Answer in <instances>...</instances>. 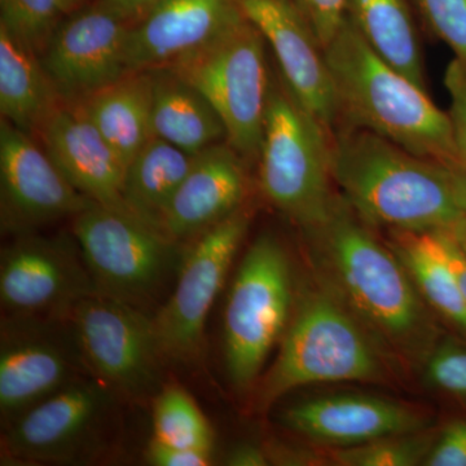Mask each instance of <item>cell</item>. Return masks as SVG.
I'll list each match as a JSON object with an SVG mask.
<instances>
[{"mask_svg": "<svg viewBox=\"0 0 466 466\" xmlns=\"http://www.w3.org/2000/svg\"><path fill=\"white\" fill-rule=\"evenodd\" d=\"M250 225L244 208L198 236L184 254L174 289L153 315L159 351L168 363L198 357L205 325Z\"/></svg>", "mask_w": 466, "mask_h": 466, "instance_id": "30bf717a", "label": "cell"}, {"mask_svg": "<svg viewBox=\"0 0 466 466\" xmlns=\"http://www.w3.org/2000/svg\"><path fill=\"white\" fill-rule=\"evenodd\" d=\"M57 91L38 55L0 25V112L26 134L39 133L57 106Z\"/></svg>", "mask_w": 466, "mask_h": 466, "instance_id": "603a6c76", "label": "cell"}, {"mask_svg": "<svg viewBox=\"0 0 466 466\" xmlns=\"http://www.w3.org/2000/svg\"><path fill=\"white\" fill-rule=\"evenodd\" d=\"M281 424L320 443L352 447L424 429V417L397 401L370 395H332L283 410Z\"/></svg>", "mask_w": 466, "mask_h": 466, "instance_id": "d6986e66", "label": "cell"}, {"mask_svg": "<svg viewBox=\"0 0 466 466\" xmlns=\"http://www.w3.org/2000/svg\"><path fill=\"white\" fill-rule=\"evenodd\" d=\"M150 72L153 137L191 155L227 140L225 125L204 95L168 69Z\"/></svg>", "mask_w": 466, "mask_h": 466, "instance_id": "7402d4cb", "label": "cell"}, {"mask_svg": "<svg viewBox=\"0 0 466 466\" xmlns=\"http://www.w3.org/2000/svg\"><path fill=\"white\" fill-rule=\"evenodd\" d=\"M73 233L99 293L148 311L177 275V242L133 214L92 202L73 218Z\"/></svg>", "mask_w": 466, "mask_h": 466, "instance_id": "52a82bcc", "label": "cell"}, {"mask_svg": "<svg viewBox=\"0 0 466 466\" xmlns=\"http://www.w3.org/2000/svg\"><path fill=\"white\" fill-rule=\"evenodd\" d=\"M437 232L440 236L441 251H443L447 265H449L451 271L458 280L460 289H461L466 299V256L460 249L456 241L453 240L449 229L441 228L437 229Z\"/></svg>", "mask_w": 466, "mask_h": 466, "instance_id": "d590c367", "label": "cell"}, {"mask_svg": "<svg viewBox=\"0 0 466 466\" xmlns=\"http://www.w3.org/2000/svg\"><path fill=\"white\" fill-rule=\"evenodd\" d=\"M390 435L359 446L334 452L339 465L348 466H413L421 464L433 449L431 434Z\"/></svg>", "mask_w": 466, "mask_h": 466, "instance_id": "f1b7e54d", "label": "cell"}, {"mask_svg": "<svg viewBox=\"0 0 466 466\" xmlns=\"http://www.w3.org/2000/svg\"><path fill=\"white\" fill-rule=\"evenodd\" d=\"M346 14L383 61L428 90L421 46L407 0H346Z\"/></svg>", "mask_w": 466, "mask_h": 466, "instance_id": "d4e9b609", "label": "cell"}, {"mask_svg": "<svg viewBox=\"0 0 466 466\" xmlns=\"http://www.w3.org/2000/svg\"><path fill=\"white\" fill-rule=\"evenodd\" d=\"M265 42L244 16L200 50L162 67L207 97L225 125L227 144L248 161L259 157L271 88Z\"/></svg>", "mask_w": 466, "mask_h": 466, "instance_id": "8992f818", "label": "cell"}, {"mask_svg": "<svg viewBox=\"0 0 466 466\" xmlns=\"http://www.w3.org/2000/svg\"><path fill=\"white\" fill-rule=\"evenodd\" d=\"M244 16L271 46L283 82L329 140L341 125L324 48L293 0H238Z\"/></svg>", "mask_w": 466, "mask_h": 466, "instance_id": "9a60e30c", "label": "cell"}, {"mask_svg": "<svg viewBox=\"0 0 466 466\" xmlns=\"http://www.w3.org/2000/svg\"><path fill=\"white\" fill-rule=\"evenodd\" d=\"M342 124L363 128L444 167L462 164L450 116L428 90L389 66L346 16L324 48Z\"/></svg>", "mask_w": 466, "mask_h": 466, "instance_id": "3957f363", "label": "cell"}, {"mask_svg": "<svg viewBox=\"0 0 466 466\" xmlns=\"http://www.w3.org/2000/svg\"><path fill=\"white\" fill-rule=\"evenodd\" d=\"M366 225L348 202L337 198L329 217L308 231L334 296L381 341L403 354H421L433 328L412 279Z\"/></svg>", "mask_w": 466, "mask_h": 466, "instance_id": "6da1fadb", "label": "cell"}, {"mask_svg": "<svg viewBox=\"0 0 466 466\" xmlns=\"http://www.w3.org/2000/svg\"><path fill=\"white\" fill-rule=\"evenodd\" d=\"M95 291L78 245L24 236L3 250V317L61 318Z\"/></svg>", "mask_w": 466, "mask_h": 466, "instance_id": "4fadbf2b", "label": "cell"}, {"mask_svg": "<svg viewBox=\"0 0 466 466\" xmlns=\"http://www.w3.org/2000/svg\"><path fill=\"white\" fill-rule=\"evenodd\" d=\"M211 453L213 450L168 446L152 438L147 458L156 466H207L211 462Z\"/></svg>", "mask_w": 466, "mask_h": 466, "instance_id": "e575fe53", "label": "cell"}, {"mask_svg": "<svg viewBox=\"0 0 466 466\" xmlns=\"http://www.w3.org/2000/svg\"><path fill=\"white\" fill-rule=\"evenodd\" d=\"M242 161L228 144L201 152L168 204L161 232L177 244L196 240L242 208L247 193Z\"/></svg>", "mask_w": 466, "mask_h": 466, "instance_id": "ffe728a7", "label": "cell"}, {"mask_svg": "<svg viewBox=\"0 0 466 466\" xmlns=\"http://www.w3.org/2000/svg\"><path fill=\"white\" fill-rule=\"evenodd\" d=\"M330 170L342 198L367 225L390 231L449 228L462 211L449 168L363 128H339Z\"/></svg>", "mask_w": 466, "mask_h": 466, "instance_id": "7a4b0ae2", "label": "cell"}, {"mask_svg": "<svg viewBox=\"0 0 466 466\" xmlns=\"http://www.w3.org/2000/svg\"><path fill=\"white\" fill-rule=\"evenodd\" d=\"M449 168L451 188L453 198L462 213H466V165H450Z\"/></svg>", "mask_w": 466, "mask_h": 466, "instance_id": "f35d334b", "label": "cell"}, {"mask_svg": "<svg viewBox=\"0 0 466 466\" xmlns=\"http://www.w3.org/2000/svg\"><path fill=\"white\" fill-rule=\"evenodd\" d=\"M39 135L46 152L76 191L103 207L131 214L124 200L126 165L78 104L57 106Z\"/></svg>", "mask_w": 466, "mask_h": 466, "instance_id": "ac0fdd59", "label": "cell"}, {"mask_svg": "<svg viewBox=\"0 0 466 466\" xmlns=\"http://www.w3.org/2000/svg\"><path fill=\"white\" fill-rule=\"evenodd\" d=\"M429 379L455 394L466 397V351L459 349H443L438 351L428 366Z\"/></svg>", "mask_w": 466, "mask_h": 466, "instance_id": "d6a6232c", "label": "cell"}, {"mask_svg": "<svg viewBox=\"0 0 466 466\" xmlns=\"http://www.w3.org/2000/svg\"><path fill=\"white\" fill-rule=\"evenodd\" d=\"M76 8L70 0H0V25L36 55Z\"/></svg>", "mask_w": 466, "mask_h": 466, "instance_id": "83f0119b", "label": "cell"}, {"mask_svg": "<svg viewBox=\"0 0 466 466\" xmlns=\"http://www.w3.org/2000/svg\"><path fill=\"white\" fill-rule=\"evenodd\" d=\"M130 27L99 0L64 18L39 57L60 99L78 103L128 75Z\"/></svg>", "mask_w": 466, "mask_h": 466, "instance_id": "5bb4252c", "label": "cell"}, {"mask_svg": "<svg viewBox=\"0 0 466 466\" xmlns=\"http://www.w3.org/2000/svg\"><path fill=\"white\" fill-rule=\"evenodd\" d=\"M152 101L153 75L147 70L128 73L76 104L127 167L153 137Z\"/></svg>", "mask_w": 466, "mask_h": 466, "instance_id": "44dd1931", "label": "cell"}, {"mask_svg": "<svg viewBox=\"0 0 466 466\" xmlns=\"http://www.w3.org/2000/svg\"><path fill=\"white\" fill-rule=\"evenodd\" d=\"M99 2L133 25L146 16L161 0H99Z\"/></svg>", "mask_w": 466, "mask_h": 466, "instance_id": "8d00e7d4", "label": "cell"}, {"mask_svg": "<svg viewBox=\"0 0 466 466\" xmlns=\"http://www.w3.org/2000/svg\"><path fill=\"white\" fill-rule=\"evenodd\" d=\"M435 35L466 64V0H415Z\"/></svg>", "mask_w": 466, "mask_h": 466, "instance_id": "f546056e", "label": "cell"}, {"mask_svg": "<svg viewBox=\"0 0 466 466\" xmlns=\"http://www.w3.org/2000/svg\"><path fill=\"white\" fill-rule=\"evenodd\" d=\"M227 465L233 466H265L268 465V460L265 451L253 446V444H240L229 451L226 459Z\"/></svg>", "mask_w": 466, "mask_h": 466, "instance_id": "74e56055", "label": "cell"}, {"mask_svg": "<svg viewBox=\"0 0 466 466\" xmlns=\"http://www.w3.org/2000/svg\"><path fill=\"white\" fill-rule=\"evenodd\" d=\"M0 182L3 225L18 233L75 218L94 202L76 191L29 134L3 118Z\"/></svg>", "mask_w": 466, "mask_h": 466, "instance_id": "2e32d148", "label": "cell"}, {"mask_svg": "<svg viewBox=\"0 0 466 466\" xmlns=\"http://www.w3.org/2000/svg\"><path fill=\"white\" fill-rule=\"evenodd\" d=\"M198 155L152 137L126 167L124 200L137 219L161 231L162 218Z\"/></svg>", "mask_w": 466, "mask_h": 466, "instance_id": "cb8c5ba5", "label": "cell"}, {"mask_svg": "<svg viewBox=\"0 0 466 466\" xmlns=\"http://www.w3.org/2000/svg\"><path fill=\"white\" fill-rule=\"evenodd\" d=\"M258 161L260 188L285 216L309 229L332 213L329 137L284 82H271Z\"/></svg>", "mask_w": 466, "mask_h": 466, "instance_id": "5b68a950", "label": "cell"}, {"mask_svg": "<svg viewBox=\"0 0 466 466\" xmlns=\"http://www.w3.org/2000/svg\"><path fill=\"white\" fill-rule=\"evenodd\" d=\"M379 352L332 291L303 294L278 359L259 388L260 410L300 386L381 380Z\"/></svg>", "mask_w": 466, "mask_h": 466, "instance_id": "277c9868", "label": "cell"}, {"mask_svg": "<svg viewBox=\"0 0 466 466\" xmlns=\"http://www.w3.org/2000/svg\"><path fill=\"white\" fill-rule=\"evenodd\" d=\"M429 466H466V421H455L446 431L425 459Z\"/></svg>", "mask_w": 466, "mask_h": 466, "instance_id": "836d02e7", "label": "cell"}, {"mask_svg": "<svg viewBox=\"0 0 466 466\" xmlns=\"http://www.w3.org/2000/svg\"><path fill=\"white\" fill-rule=\"evenodd\" d=\"M116 398L92 376L70 383L5 422V452L35 464L78 461L99 446Z\"/></svg>", "mask_w": 466, "mask_h": 466, "instance_id": "7c38bea8", "label": "cell"}, {"mask_svg": "<svg viewBox=\"0 0 466 466\" xmlns=\"http://www.w3.org/2000/svg\"><path fill=\"white\" fill-rule=\"evenodd\" d=\"M450 94V121L460 159L466 165V64L459 58L451 61L444 75Z\"/></svg>", "mask_w": 466, "mask_h": 466, "instance_id": "4dcf8cb0", "label": "cell"}, {"mask_svg": "<svg viewBox=\"0 0 466 466\" xmlns=\"http://www.w3.org/2000/svg\"><path fill=\"white\" fill-rule=\"evenodd\" d=\"M70 2H72L73 7H75L76 9L84 7V5H84L86 0H70Z\"/></svg>", "mask_w": 466, "mask_h": 466, "instance_id": "60d3db41", "label": "cell"}, {"mask_svg": "<svg viewBox=\"0 0 466 466\" xmlns=\"http://www.w3.org/2000/svg\"><path fill=\"white\" fill-rule=\"evenodd\" d=\"M242 17L238 0H161L130 27L127 72L171 66L214 41Z\"/></svg>", "mask_w": 466, "mask_h": 466, "instance_id": "e0dca14e", "label": "cell"}, {"mask_svg": "<svg viewBox=\"0 0 466 466\" xmlns=\"http://www.w3.org/2000/svg\"><path fill=\"white\" fill-rule=\"evenodd\" d=\"M308 18L323 48L339 33L346 20V0H293Z\"/></svg>", "mask_w": 466, "mask_h": 466, "instance_id": "1f68e13d", "label": "cell"}, {"mask_svg": "<svg viewBox=\"0 0 466 466\" xmlns=\"http://www.w3.org/2000/svg\"><path fill=\"white\" fill-rule=\"evenodd\" d=\"M61 318L72 328L90 375L116 397L157 394L165 360L148 312L95 291Z\"/></svg>", "mask_w": 466, "mask_h": 466, "instance_id": "9c48e42d", "label": "cell"}, {"mask_svg": "<svg viewBox=\"0 0 466 466\" xmlns=\"http://www.w3.org/2000/svg\"><path fill=\"white\" fill-rule=\"evenodd\" d=\"M91 376L63 318L3 317L0 412L9 421L70 383Z\"/></svg>", "mask_w": 466, "mask_h": 466, "instance_id": "8fae6325", "label": "cell"}, {"mask_svg": "<svg viewBox=\"0 0 466 466\" xmlns=\"http://www.w3.org/2000/svg\"><path fill=\"white\" fill-rule=\"evenodd\" d=\"M446 229H449L453 240L456 241L460 249H461L462 253L466 256V213H462L461 216Z\"/></svg>", "mask_w": 466, "mask_h": 466, "instance_id": "ab89813d", "label": "cell"}, {"mask_svg": "<svg viewBox=\"0 0 466 466\" xmlns=\"http://www.w3.org/2000/svg\"><path fill=\"white\" fill-rule=\"evenodd\" d=\"M153 440L168 446L213 450V429L182 386L159 389L153 400Z\"/></svg>", "mask_w": 466, "mask_h": 466, "instance_id": "4316f807", "label": "cell"}, {"mask_svg": "<svg viewBox=\"0 0 466 466\" xmlns=\"http://www.w3.org/2000/svg\"><path fill=\"white\" fill-rule=\"evenodd\" d=\"M291 296L287 251L274 236H259L242 259L226 306V367L236 389L250 388L258 377L284 333Z\"/></svg>", "mask_w": 466, "mask_h": 466, "instance_id": "ba28073f", "label": "cell"}, {"mask_svg": "<svg viewBox=\"0 0 466 466\" xmlns=\"http://www.w3.org/2000/svg\"><path fill=\"white\" fill-rule=\"evenodd\" d=\"M390 232L389 247L417 289L441 315L466 332V299L444 258L437 229Z\"/></svg>", "mask_w": 466, "mask_h": 466, "instance_id": "484cf974", "label": "cell"}]
</instances>
